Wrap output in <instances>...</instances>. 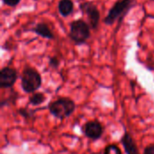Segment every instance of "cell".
Here are the masks:
<instances>
[{
  "instance_id": "obj_5",
  "label": "cell",
  "mask_w": 154,
  "mask_h": 154,
  "mask_svg": "<svg viewBox=\"0 0 154 154\" xmlns=\"http://www.w3.org/2000/svg\"><path fill=\"white\" fill-rule=\"evenodd\" d=\"M79 8L81 12L88 16V24L90 27L92 29H97L100 21V12L97 5L91 1H87L80 4Z\"/></svg>"
},
{
  "instance_id": "obj_4",
  "label": "cell",
  "mask_w": 154,
  "mask_h": 154,
  "mask_svg": "<svg viewBox=\"0 0 154 154\" xmlns=\"http://www.w3.org/2000/svg\"><path fill=\"white\" fill-rule=\"evenodd\" d=\"M133 6V0H118L108 11V14L104 18V23L107 25L114 24L118 19L122 20Z\"/></svg>"
},
{
  "instance_id": "obj_14",
  "label": "cell",
  "mask_w": 154,
  "mask_h": 154,
  "mask_svg": "<svg viewBox=\"0 0 154 154\" xmlns=\"http://www.w3.org/2000/svg\"><path fill=\"white\" fill-rule=\"evenodd\" d=\"M49 64L51 68L57 69L60 65V60L57 57H51L49 60Z\"/></svg>"
},
{
  "instance_id": "obj_10",
  "label": "cell",
  "mask_w": 154,
  "mask_h": 154,
  "mask_svg": "<svg viewBox=\"0 0 154 154\" xmlns=\"http://www.w3.org/2000/svg\"><path fill=\"white\" fill-rule=\"evenodd\" d=\"M59 13L62 16H69L74 10V3L72 0H60L58 3Z\"/></svg>"
},
{
  "instance_id": "obj_6",
  "label": "cell",
  "mask_w": 154,
  "mask_h": 154,
  "mask_svg": "<svg viewBox=\"0 0 154 154\" xmlns=\"http://www.w3.org/2000/svg\"><path fill=\"white\" fill-rule=\"evenodd\" d=\"M83 133L87 138L97 141L99 138H101V136L103 135L104 127L102 124L98 122L97 120L88 121L84 125Z\"/></svg>"
},
{
  "instance_id": "obj_3",
  "label": "cell",
  "mask_w": 154,
  "mask_h": 154,
  "mask_svg": "<svg viewBox=\"0 0 154 154\" xmlns=\"http://www.w3.org/2000/svg\"><path fill=\"white\" fill-rule=\"evenodd\" d=\"M90 25L83 19H77L70 23L69 36L75 44H83L90 37Z\"/></svg>"
},
{
  "instance_id": "obj_7",
  "label": "cell",
  "mask_w": 154,
  "mask_h": 154,
  "mask_svg": "<svg viewBox=\"0 0 154 154\" xmlns=\"http://www.w3.org/2000/svg\"><path fill=\"white\" fill-rule=\"evenodd\" d=\"M17 71L10 67H4L0 70V88H11L16 82Z\"/></svg>"
},
{
  "instance_id": "obj_13",
  "label": "cell",
  "mask_w": 154,
  "mask_h": 154,
  "mask_svg": "<svg viewBox=\"0 0 154 154\" xmlns=\"http://www.w3.org/2000/svg\"><path fill=\"white\" fill-rule=\"evenodd\" d=\"M19 114L24 117V118H30V117H33L35 110H28L27 108H20L19 109Z\"/></svg>"
},
{
  "instance_id": "obj_16",
  "label": "cell",
  "mask_w": 154,
  "mask_h": 154,
  "mask_svg": "<svg viewBox=\"0 0 154 154\" xmlns=\"http://www.w3.org/2000/svg\"><path fill=\"white\" fill-rule=\"evenodd\" d=\"M143 154H154V144L147 146L143 151Z\"/></svg>"
},
{
  "instance_id": "obj_8",
  "label": "cell",
  "mask_w": 154,
  "mask_h": 154,
  "mask_svg": "<svg viewBox=\"0 0 154 154\" xmlns=\"http://www.w3.org/2000/svg\"><path fill=\"white\" fill-rule=\"evenodd\" d=\"M121 143L124 146L125 152H126V154H140L134 140L133 139L131 134H128L127 132H125V134L123 135L121 139Z\"/></svg>"
},
{
  "instance_id": "obj_9",
  "label": "cell",
  "mask_w": 154,
  "mask_h": 154,
  "mask_svg": "<svg viewBox=\"0 0 154 154\" xmlns=\"http://www.w3.org/2000/svg\"><path fill=\"white\" fill-rule=\"evenodd\" d=\"M31 31L35 32L36 34L45 38V39L52 40L55 37L53 32L50 29L49 25L47 23H37L32 29H31Z\"/></svg>"
},
{
  "instance_id": "obj_1",
  "label": "cell",
  "mask_w": 154,
  "mask_h": 154,
  "mask_svg": "<svg viewBox=\"0 0 154 154\" xmlns=\"http://www.w3.org/2000/svg\"><path fill=\"white\" fill-rule=\"evenodd\" d=\"M48 109L54 117L63 120L70 116L76 109L75 102L69 97H60L48 106Z\"/></svg>"
},
{
  "instance_id": "obj_2",
  "label": "cell",
  "mask_w": 154,
  "mask_h": 154,
  "mask_svg": "<svg viewBox=\"0 0 154 154\" xmlns=\"http://www.w3.org/2000/svg\"><path fill=\"white\" fill-rule=\"evenodd\" d=\"M42 76L33 68L27 67L21 76V87L25 93H33L42 87Z\"/></svg>"
},
{
  "instance_id": "obj_15",
  "label": "cell",
  "mask_w": 154,
  "mask_h": 154,
  "mask_svg": "<svg viewBox=\"0 0 154 154\" xmlns=\"http://www.w3.org/2000/svg\"><path fill=\"white\" fill-rule=\"evenodd\" d=\"M21 2V0H3V3L8 6H11V7H14L16 6L19 3Z\"/></svg>"
},
{
  "instance_id": "obj_12",
  "label": "cell",
  "mask_w": 154,
  "mask_h": 154,
  "mask_svg": "<svg viewBox=\"0 0 154 154\" xmlns=\"http://www.w3.org/2000/svg\"><path fill=\"white\" fill-rule=\"evenodd\" d=\"M104 154H122V151L117 145L109 144L105 148Z\"/></svg>"
},
{
  "instance_id": "obj_11",
  "label": "cell",
  "mask_w": 154,
  "mask_h": 154,
  "mask_svg": "<svg viewBox=\"0 0 154 154\" xmlns=\"http://www.w3.org/2000/svg\"><path fill=\"white\" fill-rule=\"evenodd\" d=\"M46 100V96L43 93L36 92L29 98V104L32 106H39Z\"/></svg>"
}]
</instances>
